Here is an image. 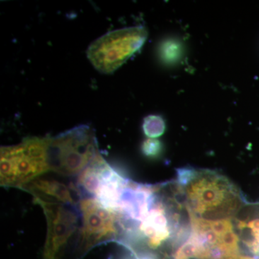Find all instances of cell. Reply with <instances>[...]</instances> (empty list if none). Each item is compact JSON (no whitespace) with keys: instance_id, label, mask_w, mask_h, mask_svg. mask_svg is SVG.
<instances>
[{"instance_id":"cell-9","label":"cell","mask_w":259,"mask_h":259,"mask_svg":"<svg viewBox=\"0 0 259 259\" xmlns=\"http://www.w3.org/2000/svg\"><path fill=\"white\" fill-rule=\"evenodd\" d=\"M233 221L239 249L259 259V204H244Z\"/></svg>"},{"instance_id":"cell-10","label":"cell","mask_w":259,"mask_h":259,"mask_svg":"<svg viewBox=\"0 0 259 259\" xmlns=\"http://www.w3.org/2000/svg\"><path fill=\"white\" fill-rule=\"evenodd\" d=\"M20 189L32 195L40 196L61 203L78 207L79 199L76 197L80 198V194L76 186H68L60 181L38 177Z\"/></svg>"},{"instance_id":"cell-5","label":"cell","mask_w":259,"mask_h":259,"mask_svg":"<svg viewBox=\"0 0 259 259\" xmlns=\"http://www.w3.org/2000/svg\"><path fill=\"white\" fill-rule=\"evenodd\" d=\"M147 36L142 26L113 30L92 42L87 56L97 71L112 74L143 47Z\"/></svg>"},{"instance_id":"cell-11","label":"cell","mask_w":259,"mask_h":259,"mask_svg":"<svg viewBox=\"0 0 259 259\" xmlns=\"http://www.w3.org/2000/svg\"><path fill=\"white\" fill-rule=\"evenodd\" d=\"M143 127L145 134L148 137H158L164 131V122L158 116L150 115L145 119Z\"/></svg>"},{"instance_id":"cell-7","label":"cell","mask_w":259,"mask_h":259,"mask_svg":"<svg viewBox=\"0 0 259 259\" xmlns=\"http://www.w3.org/2000/svg\"><path fill=\"white\" fill-rule=\"evenodd\" d=\"M33 196L42 209L47 221V236L42 259H60L66 245L80 227L78 207Z\"/></svg>"},{"instance_id":"cell-1","label":"cell","mask_w":259,"mask_h":259,"mask_svg":"<svg viewBox=\"0 0 259 259\" xmlns=\"http://www.w3.org/2000/svg\"><path fill=\"white\" fill-rule=\"evenodd\" d=\"M179 188L189 213L196 221H233L244 205L235 185L214 171L182 169L179 171Z\"/></svg>"},{"instance_id":"cell-4","label":"cell","mask_w":259,"mask_h":259,"mask_svg":"<svg viewBox=\"0 0 259 259\" xmlns=\"http://www.w3.org/2000/svg\"><path fill=\"white\" fill-rule=\"evenodd\" d=\"M99 152L95 131L81 125L49 137L51 171L65 177L78 176Z\"/></svg>"},{"instance_id":"cell-13","label":"cell","mask_w":259,"mask_h":259,"mask_svg":"<svg viewBox=\"0 0 259 259\" xmlns=\"http://www.w3.org/2000/svg\"><path fill=\"white\" fill-rule=\"evenodd\" d=\"M119 259H137L136 258V255L134 254V252L131 251L129 255H125L124 256L121 257Z\"/></svg>"},{"instance_id":"cell-3","label":"cell","mask_w":259,"mask_h":259,"mask_svg":"<svg viewBox=\"0 0 259 259\" xmlns=\"http://www.w3.org/2000/svg\"><path fill=\"white\" fill-rule=\"evenodd\" d=\"M81 218L76 258H82L97 245L117 241L125 236V221L118 212L107 208L95 197L82 196L78 202Z\"/></svg>"},{"instance_id":"cell-12","label":"cell","mask_w":259,"mask_h":259,"mask_svg":"<svg viewBox=\"0 0 259 259\" xmlns=\"http://www.w3.org/2000/svg\"><path fill=\"white\" fill-rule=\"evenodd\" d=\"M161 146L159 141L156 140L148 139L143 144V152L149 157L158 156L161 151Z\"/></svg>"},{"instance_id":"cell-6","label":"cell","mask_w":259,"mask_h":259,"mask_svg":"<svg viewBox=\"0 0 259 259\" xmlns=\"http://www.w3.org/2000/svg\"><path fill=\"white\" fill-rule=\"evenodd\" d=\"M128 183L99 153L78 175L76 187L81 196L95 197L117 212Z\"/></svg>"},{"instance_id":"cell-8","label":"cell","mask_w":259,"mask_h":259,"mask_svg":"<svg viewBox=\"0 0 259 259\" xmlns=\"http://www.w3.org/2000/svg\"><path fill=\"white\" fill-rule=\"evenodd\" d=\"M168 204V202L165 204L163 200H159L156 195L147 214L134 232L137 233L135 238L144 241L151 249L158 248L171 236V224H170L168 214V211H170Z\"/></svg>"},{"instance_id":"cell-2","label":"cell","mask_w":259,"mask_h":259,"mask_svg":"<svg viewBox=\"0 0 259 259\" xmlns=\"http://www.w3.org/2000/svg\"><path fill=\"white\" fill-rule=\"evenodd\" d=\"M49 145V137H32L25 139L14 146L2 147L1 185L20 189L50 171Z\"/></svg>"}]
</instances>
